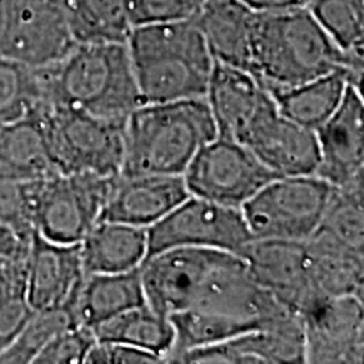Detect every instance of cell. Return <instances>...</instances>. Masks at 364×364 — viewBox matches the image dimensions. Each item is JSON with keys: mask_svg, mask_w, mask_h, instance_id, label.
Returning <instances> with one entry per match:
<instances>
[{"mask_svg": "<svg viewBox=\"0 0 364 364\" xmlns=\"http://www.w3.org/2000/svg\"><path fill=\"white\" fill-rule=\"evenodd\" d=\"M363 61L339 49L307 6L257 11L250 73L267 90L290 88L334 71L351 73L361 88Z\"/></svg>", "mask_w": 364, "mask_h": 364, "instance_id": "obj_1", "label": "cell"}, {"mask_svg": "<svg viewBox=\"0 0 364 364\" xmlns=\"http://www.w3.org/2000/svg\"><path fill=\"white\" fill-rule=\"evenodd\" d=\"M127 48L142 103L206 97L215 59L194 19L135 26Z\"/></svg>", "mask_w": 364, "mask_h": 364, "instance_id": "obj_2", "label": "cell"}, {"mask_svg": "<svg viewBox=\"0 0 364 364\" xmlns=\"http://www.w3.org/2000/svg\"><path fill=\"white\" fill-rule=\"evenodd\" d=\"M218 136L204 98L142 103L125 117L122 176H182L199 149Z\"/></svg>", "mask_w": 364, "mask_h": 364, "instance_id": "obj_3", "label": "cell"}, {"mask_svg": "<svg viewBox=\"0 0 364 364\" xmlns=\"http://www.w3.org/2000/svg\"><path fill=\"white\" fill-rule=\"evenodd\" d=\"M41 73L44 103L108 118H125L142 105L127 43H78Z\"/></svg>", "mask_w": 364, "mask_h": 364, "instance_id": "obj_4", "label": "cell"}, {"mask_svg": "<svg viewBox=\"0 0 364 364\" xmlns=\"http://www.w3.org/2000/svg\"><path fill=\"white\" fill-rule=\"evenodd\" d=\"M36 112L59 174H120L125 118L98 117L54 103H43Z\"/></svg>", "mask_w": 364, "mask_h": 364, "instance_id": "obj_5", "label": "cell"}, {"mask_svg": "<svg viewBox=\"0 0 364 364\" xmlns=\"http://www.w3.org/2000/svg\"><path fill=\"white\" fill-rule=\"evenodd\" d=\"M334 186L322 177L280 176L241 206L253 240H307L324 216Z\"/></svg>", "mask_w": 364, "mask_h": 364, "instance_id": "obj_6", "label": "cell"}, {"mask_svg": "<svg viewBox=\"0 0 364 364\" xmlns=\"http://www.w3.org/2000/svg\"><path fill=\"white\" fill-rule=\"evenodd\" d=\"M115 177L54 174L39 179L33 206L36 233L56 243H81L102 220Z\"/></svg>", "mask_w": 364, "mask_h": 364, "instance_id": "obj_7", "label": "cell"}, {"mask_svg": "<svg viewBox=\"0 0 364 364\" xmlns=\"http://www.w3.org/2000/svg\"><path fill=\"white\" fill-rule=\"evenodd\" d=\"M252 240L240 208L189 194L169 215L147 228V255L176 247L238 255Z\"/></svg>", "mask_w": 364, "mask_h": 364, "instance_id": "obj_8", "label": "cell"}, {"mask_svg": "<svg viewBox=\"0 0 364 364\" xmlns=\"http://www.w3.org/2000/svg\"><path fill=\"white\" fill-rule=\"evenodd\" d=\"M233 255L236 253L189 247L147 255L139 267L145 302L166 316L194 307L215 273Z\"/></svg>", "mask_w": 364, "mask_h": 364, "instance_id": "obj_9", "label": "cell"}, {"mask_svg": "<svg viewBox=\"0 0 364 364\" xmlns=\"http://www.w3.org/2000/svg\"><path fill=\"white\" fill-rule=\"evenodd\" d=\"M182 177L189 194L241 208L280 176L263 166L247 145L218 135L199 149Z\"/></svg>", "mask_w": 364, "mask_h": 364, "instance_id": "obj_10", "label": "cell"}, {"mask_svg": "<svg viewBox=\"0 0 364 364\" xmlns=\"http://www.w3.org/2000/svg\"><path fill=\"white\" fill-rule=\"evenodd\" d=\"M0 54L33 68L58 63L75 48L66 0H7Z\"/></svg>", "mask_w": 364, "mask_h": 364, "instance_id": "obj_11", "label": "cell"}, {"mask_svg": "<svg viewBox=\"0 0 364 364\" xmlns=\"http://www.w3.org/2000/svg\"><path fill=\"white\" fill-rule=\"evenodd\" d=\"M238 255L253 280L300 318L324 300L312 285L306 240H252Z\"/></svg>", "mask_w": 364, "mask_h": 364, "instance_id": "obj_12", "label": "cell"}, {"mask_svg": "<svg viewBox=\"0 0 364 364\" xmlns=\"http://www.w3.org/2000/svg\"><path fill=\"white\" fill-rule=\"evenodd\" d=\"M306 363L361 364L364 306L354 295L324 299L302 316Z\"/></svg>", "mask_w": 364, "mask_h": 364, "instance_id": "obj_13", "label": "cell"}, {"mask_svg": "<svg viewBox=\"0 0 364 364\" xmlns=\"http://www.w3.org/2000/svg\"><path fill=\"white\" fill-rule=\"evenodd\" d=\"M181 364H282L306 363L302 318L243 332L223 343L191 349L176 358Z\"/></svg>", "mask_w": 364, "mask_h": 364, "instance_id": "obj_14", "label": "cell"}, {"mask_svg": "<svg viewBox=\"0 0 364 364\" xmlns=\"http://www.w3.org/2000/svg\"><path fill=\"white\" fill-rule=\"evenodd\" d=\"M243 145L277 176H312L317 172V134L282 115L273 98L263 108Z\"/></svg>", "mask_w": 364, "mask_h": 364, "instance_id": "obj_15", "label": "cell"}, {"mask_svg": "<svg viewBox=\"0 0 364 364\" xmlns=\"http://www.w3.org/2000/svg\"><path fill=\"white\" fill-rule=\"evenodd\" d=\"M318 162L316 176L332 186L364 181V98L361 90L348 85L336 112L317 132Z\"/></svg>", "mask_w": 364, "mask_h": 364, "instance_id": "obj_16", "label": "cell"}, {"mask_svg": "<svg viewBox=\"0 0 364 364\" xmlns=\"http://www.w3.org/2000/svg\"><path fill=\"white\" fill-rule=\"evenodd\" d=\"M83 277L80 243H56L34 231L26 257V292L34 311L73 302Z\"/></svg>", "mask_w": 364, "mask_h": 364, "instance_id": "obj_17", "label": "cell"}, {"mask_svg": "<svg viewBox=\"0 0 364 364\" xmlns=\"http://www.w3.org/2000/svg\"><path fill=\"white\" fill-rule=\"evenodd\" d=\"M189 196L182 176L118 174L102 211V220L149 228L169 215Z\"/></svg>", "mask_w": 364, "mask_h": 364, "instance_id": "obj_18", "label": "cell"}, {"mask_svg": "<svg viewBox=\"0 0 364 364\" xmlns=\"http://www.w3.org/2000/svg\"><path fill=\"white\" fill-rule=\"evenodd\" d=\"M204 100L218 135L243 144L272 95L250 71L215 61Z\"/></svg>", "mask_w": 364, "mask_h": 364, "instance_id": "obj_19", "label": "cell"}, {"mask_svg": "<svg viewBox=\"0 0 364 364\" xmlns=\"http://www.w3.org/2000/svg\"><path fill=\"white\" fill-rule=\"evenodd\" d=\"M257 11L243 0H204L194 17L215 61L252 70V39Z\"/></svg>", "mask_w": 364, "mask_h": 364, "instance_id": "obj_20", "label": "cell"}, {"mask_svg": "<svg viewBox=\"0 0 364 364\" xmlns=\"http://www.w3.org/2000/svg\"><path fill=\"white\" fill-rule=\"evenodd\" d=\"M309 270L318 297L364 295V253L316 231L306 240Z\"/></svg>", "mask_w": 364, "mask_h": 364, "instance_id": "obj_21", "label": "cell"}, {"mask_svg": "<svg viewBox=\"0 0 364 364\" xmlns=\"http://www.w3.org/2000/svg\"><path fill=\"white\" fill-rule=\"evenodd\" d=\"M80 255L85 275L134 270L147 257V228L100 220L80 243Z\"/></svg>", "mask_w": 364, "mask_h": 364, "instance_id": "obj_22", "label": "cell"}, {"mask_svg": "<svg viewBox=\"0 0 364 364\" xmlns=\"http://www.w3.org/2000/svg\"><path fill=\"white\" fill-rule=\"evenodd\" d=\"M144 304L147 302L139 268L118 273H88L76 295V321L80 326L95 329L108 318Z\"/></svg>", "mask_w": 364, "mask_h": 364, "instance_id": "obj_23", "label": "cell"}, {"mask_svg": "<svg viewBox=\"0 0 364 364\" xmlns=\"http://www.w3.org/2000/svg\"><path fill=\"white\" fill-rule=\"evenodd\" d=\"M348 85H354L351 73L334 71L290 88L268 90V93L282 115L317 132L339 107Z\"/></svg>", "mask_w": 364, "mask_h": 364, "instance_id": "obj_24", "label": "cell"}, {"mask_svg": "<svg viewBox=\"0 0 364 364\" xmlns=\"http://www.w3.org/2000/svg\"><path fill=\"white\" fill-rule=\"evenodd\" d=\"M0 167L21 179H44L59 174L38 112L0 125Z\"/></svg>", "mask_w": 364, "mask_h": 364, "instance_id": "obj_25", "label": "cell"}, {"mask_svg": "<svg viewBox=\"0 0 364 364\" xmlns=\"http://www.w3.org/2000/svg\"><path fill=\"white\" fill-rule=\"evenodd\" d=\"M97 341H113L145 349L164 358L169 356L174 344V327L166 314L144 304L108 318L91 329Z\"/></svg>", "mask_w": 364, "mask_h": 364, "instance_id": "obj_26", "label": "cell"}, {"mask_svg": "<svg viewBox=\"0 0 364 364\" xmlns=\"http://www.w3.org/2000/svg\"><path fill=\"white\" fill-rule=\"evenodd\" d=\"M169 318L174 327V344L166 363H174L177 356L191 349L223 343L243 332L263 327L257 321L206 311V309H184L171 314Z\"/></svg>", "mask_w": 364, "mask_h": 364, "instance_id": "obj_27", "label": "cell"}, {"mask_svg": "<svg viewBox=\"0 0 364 364\" xmlns=\"http://www.w3.org/2000/svg\"><path fill=\"white\" fill-rule=\"evenodd\" d=\"M134 0H66L76 43H127Z\"/></svg>", "mask_w": 364, "mask_h": 364, "instance_id": "obj_28", "label": "cell"}, {"mask_svg": "<svg viewBox=\"0 0 364 364\" xmlns=\"http://www.w3.org/2000/svg\"><path fill=\"white\" fill-rule=\"evenodd\" d=\"M44 103L41 68L0 54V125L12 124Z\"/></svg>", "mask_w": 364, "mask_h": 364, "instance_id": "obj_29", "label": "cell"}, {"mask_svg": "<svg viewBox=\"0 0 364 364\" xmlns=\"http://www.w3.org/2000/svg\"><path fill=\"white\" fill-rule=\"evenodd\" d=\"M75 302L61 307L38 309L29 317L24 329L17 336L16 341L0 354V363L4 364H29L43 351V348L59 332L68 327L80 326L76 321Z\"/></svg>", "mask_w": 364, "mask_h": 364, "instance_id": "obj_30", "label": "cell"}, {"mask_svg": "<svg viewBox=\"0 0 364 364\" xmlns=\"http://www.w3.org/2000/svg\"><path fill=\"white\" fill-rule=\"evenodd\" d=\"M307 7L339 49L364 59V0H311Z\"/></svg>", "mask_w": 364, "mask_h": 364, "instance_id": "obj_31", "label": "cell"}, {"mask_svg": "<svg viewBox=\"0 0 364 364\" xmlns=\"http://www.w3.org/2000/svg\"><path fill=\"white\" fill-rule=\"evenodd\" d=\"M364 182L334 186L326 213L316 231L332 236L346 247L364 253Z\"/></svg>", "mask_w": 364, "mask_h": 364, "instance_id": "obj_32", "label": "cell"}, {"mask_svg": "<svg viewBox=\"0 0 364 364\" xmlns=\"http://www.w3.org/2000/svg\"><path fill=\"white\" fill-rule=\"evenodd\" d=\"M38 181L21 179L0 167V221L26 240L34 233L33 206Z\"/></svg>", "mask_w": 364, "mask_h": 364, "instance_id": "obj_33", "label": "cell"}, {"mask_svg": "<svg viewBox=\"0 0 364 364\" xmlns=\"http://www.w3.org/2000/svg\"><path fill=\"white\" fill-rule=\"evenodd\" d=\"M95 343L91 329L83 326L68 327L44 346L33 363L36 364H80Z\"/></svg>", "mask_w": 364, "mask_h": 364, "instance_id": "obj_34", "label": "cell"}, {"mask_svg": "<svg viewBox=\"0 0 364 364\" xmlns=\"http://www.w3.org/2000/svg\"><path fill=\"white\" fill-rule=\"evenodd\" d=\"M34 309L26 292V279L9 287L0 297V354L16 341L33 316Z\"/></svg>", "mask_w": 364, "mask_h": 364, "instance_id": "obj_35", "label": "cell"}, {"mask_svg": "<svg viewBox=\"0 0 364 364\" xmlns=\"http://www.w3.org/2000/svg\"><path fill=\"white\" fill-rule=\"evenodd\" d=\"M204 0H134L132 19L134 27L157 22L194 19Z\"/></svg>", "mask_w": 364, "mask_h": 364, "instance_id": "obj_36", "label": "cell"}, {"mask_svg": "<svg viewBox=\"0 0 364 364\" xmlns=\"http://www.w3.org/2000/svg\"><path fill=\"white\" fill-rule=\"evenodd\" d=\"M86 364H161L166 363L162 356L135 346L113 343V341H97L90 348L85 358Z\"/></svg>", "mask_w": 364, "mask_h": 364, "instance_id": "obj_37", "label": "cell"}, {"mask_svg": "<svg viewBox=\"0 0 364 364\" xmlns=\"http://www.w3.org/2000/svg\"><path fill=\"white\" fill-rule=\"evenodd\" d=\"M29 241L22 238L16 230L0 221V263H9L26 258Z\"/></svg>", "mask_w": 364, "mask_h": 364, "instance_id": "obj_38", "label": "cell"}, {"mask_svg": "<svg viewBox=\"0 0 364 364\" xmlns=\"http://www.w3.org/2000/svg\"><path fill=\"white\" fill-rule=\"evenodd\" d=\"M24 279H26V258H21V260L9 262V263H0V297H2V294L6 292L9 287Z\"/></svg>", "mask_w": 364, "mask_h": 364, "instance_id": "obj_39", "label": "cell"}]
</instances>
